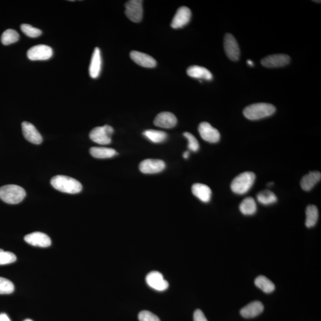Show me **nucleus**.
I'll list each match as a JSON object with an SVG mask.
<instances>
[{
  "label": "nucleus",
  "instance_id": "1",
  "mask_svg": "<svg viewBox=\"0 0 321 321\" xmlns=\"http://www.w3.org/2000/svg\"><path fill=\"white\" fill-rule=\"evenodd\" d=\"M51 184L57 191L69 194H76L82 191L81 183L76 179L65 176H56L52 178Z\"/></svg>",
  "mask_w": 321,
  "mask_h": 321
},
{
  "label": "nucleus",
  "instance_id": "2",
  "mask_svg": "<svg viewBox=\"0 0 321 321\" xmlns=\"http://www.w3.org/2000/svg\"><path fill=\"white\" fill-rule=\"evenodd\" d=\"M275 111V107L271 104L256 103L246 107L243 110V114L246 119L257 120L271 116Z\"/></svg>",
  "mask_w": 321,
  "mask_h": 321
},
{
  "label": "nucleus",
  "instance_id": "3",
  "mask_svg": "<svg viewBox=\"0 0 321 321\" xmlns=\"http://www.w3.org/2000/svg\"><path fill=\"white\" fill-rule=\"evenodd\" d=\"M256 180L255 174L250 171L240 174L232 180V191L235 194L244 195L250 191Z\"/></svg>",
  "mask_w": 321,
  "mask_h": 321
},
{
  "label": "nucleus",
  "instance_id": "4",
  "mask_svg": "<svg viewBox=\"0 0 321 321\" xmlns=\"http://www.w3.org/2000/svg\"><path fill=\"white\" fill-rule=\"evenodd\" d=\"M26 196L22 187L15 184H8L0 187V199L9 204H18Z\"/></svg>",
  "mask_w": 321,
  "mask_h": 321
},
{
  "label": "nucleus",
  "instance_id": "5",
  "mask_svg": "<svg viewBox=\"0 0 321 321\" xmlns=\"http://www.w3.org/2000/svg\"><path fill=\"white\" fill-rule=\"evenodd\" d=\"M114 129L110 125L96 127L91 131L89 137L91 140L96 143L106 145L111 143V136Z\"/></svg>",
  "mask_w": 321,
  "mask_h": 321
},
{
  "label": "nucleus",
  "instance_id": "6",
  "mask_svg": "<svg viewBox=\"0 0 321 321\" xmlns=\"http://www.w3.org/2000/svg\"><path fill=\"white\" fill-rule=\"evenodd\" d=\"M143 2L141 0H130L125 4V14L133 22L139 23L143 20Z\"/></svg>",
  "mask_w": 321,
  "mask_h": 321
},
{
  "label": "nucleus",
  "instance_id": "7",
  "mask_svg": "<svg viewBox=\"0 0 321 321\" xmlns=\"http://www.w3.org/2000/svg\"><path fill=\"white\" fill-rule=\"evenodd\" d=\"M53 51L46 45H37L28 51L27 56L32 61L47 60L52 57Z\"/></svg>",
  "mask_w": 321,
  "mask_h": 321
},
{
  "label": "nucleus",
  "instance_id": "8",
  "mask_svg": "<svg viewBox=\"0 0 321 321\" xmlns=\"http://www.w3.org/2000/svg\"><path fill=\"white\" fill-rule=\"evenodd\" d=\"M224 47L227 57L232 61L239 60L240 55L239 44L234 36L227 34L224 36Z\"/></svg>",
  "mask_w": 321,
  "mask_h": 321
},
{
  "label": "nucleus",
  "instance_id": "9",
  "mask_svg": "<svg viewBox=\"0 0 321 321\" xmlns=\"http://www.w3.org/2000/svg\"><path fill=\"white\" fill-rule=\"evenodd\" d=\"M200 136L203 140L210 143H217L220 139V133L208 122L200 123L198 127Z\"/></svg>",
  "mask_w": 321,
  "mask_h": 321
},
{
  "label": "nucleus",
  "instance_id": "10",
  "mask_svg": "<svg viewBox=\"0 0 321 321\" xmlns=\"http://www.w3.org/2000/svg\"><path fill=\"white\" fill-rule=\"evenodd\" d=\"M146 282L149 287L160 291L167 290L169 286L161 273L158 271H152L147 275Z\"/></svg>",
  "mask_w": 321,
  "mask_h": 321
},
{
  "label": "nucleus",
  "instance_id": "11",
  "mask_svg": "<svg viewBox=\"0 0 321 321\" xmlns=\"http://www.w3.org/2000/svg\"><path fill=\"white\" fill-rule=\"evenodd\" d=\"M165 168V162L160 160H144L139 165V170L144 174L159 173Z\"/></svg>",
  "mask_w": 321,
  "mask_h": 321
},
{
  "label": "nucleus",
  "instance_id": "12",
  "mask_svg": "<svg viewBox=\"0 0 321 321\" xmlns=\"http://www.w3.org/2000/svg\"><path fill=\"white\" fill-rule=\"evenodd\" d=\"M290 58L286 54H274L265 57L261 60L262 65L267 68H281L287 65Z\"/></svg>",
  "mask_w": 321,
  "mask_h": 321
},
{
  "label": "nucleus",
  "instance_id": "13",
  "mask_svg": "<svg viewBox=\"0 0 321 321\" xmlns=\"http://www.w3.org/2000/svg\"><path fill=\"white\" fill-rule=\"evenodd\" d=\"M192 13L191 10L186 6H182L177 11L171 26L174 29L183 28L191 20Z\"/></svg>",
  "mask_w": 321,
  "mask_h": 321
},
{
  "label": "nucleus",
  "instance_id": "14",
  "mask_svg": "<svg viewBox=\"0 0 321 321\" xmlns=\"http://www.w3.org/2000/svg\"><path fill=\"white\" fill-rule=\"evenodd\" d=\"M28 244L41 248H47L52 245V240L48 235L41 232H34L24 237Z\"/></svg>",
  "mask_w": 321,
  "mask_h": 321
},
{
  "label": "nucleus",
  "instance_id": "15",
  "mask_svg": "<svg viewBox=\"0 0 321 321\" xmlns=\"http://www.w3.org/2000/svg\"><path fill=\"white\" fill-rule=\"evenodd\" d=\"M21 128L24 137L31 143L39 144L42 143L43 139L38 130L31 123L24 122L21 124Z\"/></svg>",
  "mask_w": 321,
  "mask_h": 321
},
{
  "label": "nucleus",
  "instance_id": "16",
  "mask_svg": "<svg viewBox=\"0 0 321 321\" xmlns=\"http://www.w3.org/2000/svg\"><path fill=\"white\" fill-rule=\"evenodd\" d=\"M178 119L175 114L170 112H162L158 114L154 120V125L156 126L171 128L176 126Z\"/></svg>",
  "mask_w": 321,
  "mask_h": 321
},
{
  "label": "nucleus",
  "instance_id": "17",
  "mask_svg": "<svg viewBox=\"0 0 321 321\" xmlns=\"http://www.w3.org/2000/svg\"><path fill=\"white\" fill-rule=\"evenodd\" d=\"M131 59L138 65L146 68H154L157 66L155 59L145 53L132 51L130 54Z\"/></svg>",
  "mask_w": 321,
  "mask_h": 321
},
{
  "label": "nucleus",
  "instance_id": "18",
  "mask_svg": "<svg viewBox=\"0 0 321 321\" xmlns=\"http://www.w3.org/2000/svg\"><path fill=\"white\" fill-rule=\"evenodd\" d=\"M264 307L261 302L254 301L246 305L240 310V315L245 318H253L264 311Z\"/></svg>",
  "mask_w": 321,
  "mask_h": 321
},
{
  "label": "nucleus",
  "instance_id": "19",
  "mask_svg": "<svg viewBox=\"0 0 321 321\" xmlns=\"http://www.w3.org/2000/svg\"><path fill=\"white\" fill-rule=\"evenodd\" d=\"M102 66V58L100 48L96 47L93 53L89 66L90 76L93 79L100 76Z\"/></svg>",
  "mask_w": 321,
  "mask_h": 321
},
{
  "label": "nucleus",
  "instance_id": "20",
  "mask_svg": "<svg viewBox=\"0 0 321 321\" xmlns=\"http://www.w3.org/2000/svg\"><path fill=\"white\" fill-rule=\"evenodd\" d=\"M321 174L319 171H310L302 178L301 181L302 189L304 191H310L321 181Z\"/></svg>",
  "mask_w": 321,
  "mask_h": 321
},
{
  "label": "nucleus",
  "instance_id": "21",
  "mask_svg": "<svg viewBox=\"0 0 321 321\" xmlns=\"http://www.w3.org/2000/svg\"><path fill=\"white\" fill-rule=\"evenodd\" d=\"M193 194L202 202L208 203L210 201L212 191L210 187L202 183H195L192 187Z\"/></svg>",
  "mask_w": 321,
  "mask_h": 321
},
{
  "label": "nucleus",
  "instance_id": "22",
  "mask_svg": "<svg viewBox=\"0 0 321 321\" xmlns=\"http://www.w3.org/2000/svg\"><path fill=\"white\" fill-rule=\"evenodd\" d=\"M187 73L190 77L195 79L211 80L213 77L212 73L207 69L198 66L190 67L187 70Z\"/></svg>",
  "mask_w": 321,
  "mask_h": 321
},
{
  "label": "nucleus",
  "instance_id": "23",
  "mask_svg": "<svg viewBox=\"0 0 321 321\" xmlns=\"http://www.w3.org/2000/svg\"><path fill=\"white\" fill-rule=\"evenodd\" d=\"M90 154L99 159H109L117 154L116 150L104 147H92L90 149Z\"/></svg>",
  "mask_w": 321,
  "mask_h": 321
},
{
  "label": "nucleus",
  "instance_id": "24",
  "mask_svg": "<svg viewBox=\"0 0 321 321\" xmlns=\"http://www.w3.org/2000/svg\"><path fill=\"white\" fill-rule=\"evenodd\" d=\"M239 209L240 212L245 215H252L257 211V205L255 199L251 197L245 198L241 202Z\"/></svg>",
  "mask_w": 321,
  "mask_h": 321
},
{
  "label": "nucleus",
  "instance_id": "25",
  "mask_svg": "<svg viewBox=\"0 0 321 321\" xmlns=\"http://www.w3.org/2000/svg\"><path fill=\"white\" fill-rule=\"evenodd\" d=\"M319 217V212L315 205H309L306 210V221L305 224L307 228L314 227L317 223Z\"/></svg>",
  "mask_w": 321,
  "mask_h": 321
},
{
  "label": "nucleus",
  "instance_id": "26",
  "mask_svg": "<svg viewBox=\"0 0 321 321\" xmlns=\"http://www.w3.org/2000/svg\"><path fill=\"white\" fill-rule=\"evenodd\" d=\"M255 285L266 293H272L275 288L274 284L264 275H260L256 278Z\"/></svg>",
  "mask_w": 321,
  "mask_h": 321
},
{
  "label": "nucleus",
  "instance_id": "27",
  "mask_svg": "<svg viewBox=\"0 0 321 321\" xmlns=\"http://www.w3.org/2000/svg\"><path fill=\"white\" fill-rule=\"evenodd\" d=\"M256 197L258 201L264 205H272L277 202L276 195L268 190L259 192Z\"/></svg>",
  "mask_w": 321,
  "mask_h": 321
},
{
  "label": "nucleus",
  "instance_id": "28",
  "mask_svg": "<svg viewBox=\"0 0 321 321\" xmlns=\"http://www.w3.org/2000/svg\"><path fill=\"white\" fill-rule=\"evenodd\" d=\"M143 135L153 143H162L167 138V133L160 130H147L144 131Z\"/></svg>",
  "mask_w": 321,
  "mask_h": 321
},
{
  "label": "nucleus",
  "instance_id": "29",
  "mask_svg": "<svg viewBox=\"0 0 321 321\" xmlns=\"http://www.w3.org/2000/svg\"><path fill=\"white\" fill-rule=\"evenodd\" d=\"M19 34L13 29H7L2 34L1 41L4 45H9L18 41Z\"/></svg>",
  "mask_w": 321,
  "mask_h": 321
},
{
  "label": "nucleus",
  "instance_id": "30",
  "mask_svg": "<svg viewBox=\"0 0 321 321\" xmlns=\"http://www.w3.org/2000/svg\"><path fill=\"white\" fill-rule=\"evenodd\" d=\"M15 290V286L12 282L6 278L0 277V294H11Z\"/></svg>",
  "mask_w": 321,
  "mask_h": 321
},
{
  "label": "nucleus",
  "instance_id": "31",
  "mask_svg": "<svg viewBox=\"0 0 321 321\" xmlns=\"http://www.w3.org/2000/svg\"><path fill=\"white\" fill-rule=\"evenodd\" d=\"M20 29L21 31L29 37H36L42 34V31L40 29L34 28L28 24H23L21 25Z\"/></svg>",
  "mask_w": 321,
  "mask_h": 321
},
{
  "label": "nucleus",
  "instance_id": "32",
  "mask_svg": "<svg viewBox=\"0 0 321 321\" xmlns=\"http://www.w3.org/2000/svg\"><path fill=\"white\" fill-rule=\"evenodd\" d=\"M17 259L14 253L0 249V266L13 263Z\"/></svg>",
  "mask_w": 321,
  "mask_h": 321
},
{
  "label": "nucleus",
  "instance_id": "33",
  "mask_svg": "<svg viewBox=\"0 0 321 321\" xmlns=\"http://www.w3.org/2000/svg\"><path fill=\"white\" fill-rule=\"evenodd\" d=\"M184 137L188 141V148L193 152H196L199 149V143L196 138L191 133L184 132L183 133Z\"/></svg>",
  "mask_w": 321,
  "mask_h": 321
},
{
  "label": "nucleus",
  "instance_id": "34",
  "mask_svg": "<svg viewBox=\"0 0 321 321\" xmlns=\"http://www.w3.org/2000/svg\"><path fill=\"white\" fill-rule=\"evenodd\" d=\"M138 318L139 321H160L157 315L147 310H143L139 313Z\"/></svg>",
  "mask_w": 321,
  "mask_h": 321
},
{
  "label": "nucleus",
  "instance_id": "35",
  "mask_svg": "<svg viewBox=\"0 0 321 321\" xmlns=\"http://www.w3.org/2000/svg\"><path fill=\"white\" fill-rule=\"evenodd\" d=\"M194 321H208L207 318L205 317L204 314L202 310L197 309L195 310L194 314Z\"/></svg>",
  "mask_w": 321,
  "mask_h": 321
},
{
  "label": "nucleus",
  "instance_id": "36",
  "mask_svg": "<svg viewBox=\"0 0 321 321\" xmlns=\"http://www.w3.org/2000/svg\"><path fill=\"white\" fill-rule=\"evenodd\" d=\"M0 321H11L7 315L4 314H0Z\"/></svg>",
  "mask_w": 321,
  "mask_h": 321
},
{
  "label": "nucleus",
  "instance_id": "37",
  "mask_svg": "<svg viewBox=\"0 0 321 321\" xmlns=\"http://www.w3.org/2000/svg\"><path fill=\"white\" fill-rule=\"evenodd\" d=\"M189 157V152L186 151L184 152V153L183 154V157L184 158V159H188Z\"/></svg>",
  "mask_w": 321,
  "mask_h": 321
},
{
  "label": "nucleus",
  "instance_id": "38",
  "mask_svg": "<svg viewBox=\"0 0 321 321\" xmlns=\"http://www.w3.org/2000/svg\"><path fill=\"white\" fill-rule=\"evenodd\" d=\"M247 63H248L249 66H250L251 67H252V66H254V63H253V61H251L250 60H248L247 61Z\"/></svg>",
  "mask_w": 321,
  "mask_h": 321
},
{
  "label": "nucleus",
  "instance_id": "39",
  "mask_svg": "<svg viewBox=\"0 0 321 321\" xmlns=\"http://www.w3.org/2000/svg\"><path fill=\"white\" fill-rule=\"evenodd\" d=\"M273 184H274V183H268V186H271L273 185Z\"/></svg>",
  "mask_w": 321,
  "mask_h": 321
},
{
  "label": "nucleus",
  "instance_id": "40",
  "mask_svg": "<svg viewBox=\"0 0 321 321\" xmlns=\"http://www.w3.org/2000/svg\"><path fill=\"white\" fill-rule=\"evenodd\" d=\"M32 321L30 319H26V320H25V321Z\"/></svg>",
  "mask_w": 321,
  "mask_h": 321
}]
</instances>
